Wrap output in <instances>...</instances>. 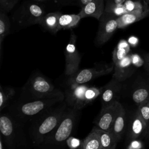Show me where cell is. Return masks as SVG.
<instances>
[{
	"mask_svg": "<svg viewBox=\"0 0 149 149\" xmlns=\"http://www.w3.org/2000/svg\"><path fill=\"white\" fill-rule=\"evenodd\" d=\"M63 91L64 101L69 108L81 110L91 104L100 95L102 87L91 86L87 83L67 85Z\"/></svg>",
	"mask_w": 149,
	"mask_h": 149,
	"instance_id": "5",
	"label": "cell"
},
{
	"mask_svg": "<svg viewBox=\"0 0 149 149\" xmlns=\"http://www.w3.org/2000/svg\"><path fill=\"white\" fill-rule=\"evenodd\" d=\"M62 13L55 11L45 13L40 19L38 24L52 34H56L58 31L59 18Z\"/></svg>",
	"mask_w": 149,
	"mask_h": 149,
	"instance_id": "18",
	"label": "cell"
},
{
	"mask_svg": "<svg viewBox=\"0 0 149 149\" xmlns=\"http://www.w3.org/2000/svg\"><path fill=\"white\" fill-rule=\"evenodd\" d=\"M52 1L55 4L59 6H66L70 5H74L76 0H50Z\"/></svg>",
	"mask_w": 149,
	"mask_h": 149,
	"instance_id": "33",
	"label": "cell"
},
{
	"mask_svg": "<svg viewBox=\"0 0 149 149\" xmlns=\"http://www.w3.org/2000/svg\"><path fill=\"white\" fill-rule=\"evenodd\" d=\"M105 0H92L81 8L78 15L81 19L93 17L100 20L105 12Z\"/></svg>",
	"mask_w": 149,
	"mask_h": 149,
	"instance_id": "17",
	"label": "cell"
},
{
	"mask_svg": "<svg viewBox=\"0 0 149 149\" xmlns=\"http://www.w3.org/2000/svg\"><path fill=\"white\" fill-rule=\"evenodd\" d=\"M81 110L68 107L67 111L57 127L46 137L42 143L65 145L72 136L80 119Z\"/></svg>",
	"mask_w": 149,
	"mask_h": 149,
	"instance_id": "7",
	"label": "cell"
},
{
	"mask_svg": "<svg viewBox=\"0 0 149 149\" xmlns=\"http://www.w3.org/2000/svg\"><path fill=\"white\" fill-rule=\"evenodd\" d=\"M11 21L7 13L0 12V58H2V42L3 39L10 33Z\"/></svg>",
	"mask_w": 149,
	"mask_h": 149,
	"instance_id": "22",
	"label": "cell"
},
{
	"mask_svg": "<svg viewBox=\"0 0 149 149\" xmlns=\"http://www.w3.org/2000/svg\"><path fill=\"white\" fill-rule=\"evenodd\" d=\"M132 63L135 68H139L144 65V59H142L139 55L132 54L131 55Z\"/></svg>",
	"mask_w": 149,
	"mask_h": 149,
	"instance_id": "32",
	"label": "cell"
},
{
	"mask_svg": "<svg viewBox=\"0 0 149 149\" xmlns=\"http://www.w3.org/2000/svg\"><path fill=\"white\" fill-rule=\"evenodd\" d=\"M113 64L114 72L112 78L118 81L122 82L127 80L134 73L135 67L132 63L130 54H128L123 59Z\"/></svg>",
	"mask_w": 149,
	"mask_h": 149,
	"instance_id": "14",
	"label": "cell"
},
{
	"mask_svg": "<svg viewBox=\"0 0 149 149\" xmlns=\"http://www.w3.org/2000/svg\"><path fill=\"white\" fill-rule=\"evenodd\" d=\"M100 136L101 149H115L118 142L113 134L109 131H105L97 128Z\"/></svg>",
	"mask_w": 149,
	"mask_h": 149,
	"instance_id": "24",
	"label": "cell"
},
{
	"mask_svg": "<svg viewBox=\"0 0 149 149\" xmlns=\"http://www.w3.org/2000/svg\"><path fill=\"white\" fill-rule=\"evenodd\" d=\"M19 0H0V12L8 13L17 4Z\"/></svg>",
	"mask_w": 149,
	"mask_h": 149,
	"instance_id": "28",
	"label": "cell"
},
{
	"mask_svg": "<svg viewBox=\"0 0 149 149\" xmlns=\"http://www.w3.org/2000/svg\"><path fill=\"white\" fill-rule=\"evenodd\" d=\"M64 98H27L16 95L5 111L26 125Z\"/></svg>",
	"mask_w": 149,
	"mask_h": 149,
	"instance_id": "3",
	"label": "cell"
},
{
	"mask_svg": "<svg viewBox=\"0 0 149 149\" xmlns=\"http://www.w3.org/2000/svg\"><path fill=\"white\" fill-rule=\"evenodd\" d=\"M143 59L144 68L149 73V54H146L143 56Z\"/></svg>",
	"mask_w": 149,
	"mask_h": 149,
	"instance_id": "34",
	"label": "cell"
},
{
	"mask_svg": "<svg viewBox=\"0 0 149 149\" xmlns=\"http://www.w3.org/2000/svg\"><path fill=\"white\" fill-rule=\"evenodd\" d=\"M91 1L92 0H76L75 5H77L79 7H80V8H81Z\"/></svg>",
	"mask_w": 149,
	"mask_h": 149,
	"instance_id": "35",
	"label": "cell"
},
{
	"mask_svg": "<svg viewBox=\"0 0 149 149\" xmlns=\"http://www.w3.org/2000/svg\"><path fill=\"white\" fill-rule=\"evenodd\" d=\"M81 19L78 14H62L59 18L58 31L74 28Z\"/></svg>",
	"mask_w": 149,
	"mask_h": 149,
	"instance_id": "20",
	"label": "cell"
},
{
	"mask_svg": "<svg viewBox=\"0 0 149 149\" xmlns=\"http://www.w3.org/2000/svg\"><path fill=\"white\" fill-rule=\"evenodd\" d=\"M68 109L64 100L54 104L26 125L31 148L42 143L57 127Z\"/></svg>",
	"mask_w": 149,
	"mask_h": 149,
	"instance_id": "1",
	"label": "cell"
},
{
	"mask_svg": "<svg viewBox=\"0 0 149 149\" xmlns=\"http://www.w3.org/2000/svg\"><path fill=\"white\" fill-rule=\"evenodd\" d=\"M129 45L126 41H123L119 42L118 45L115 48L113 52V63H115L123 59L129 54Z\"/></svg>",
	"mask_w": 149,
	"mask_h": 149,
	"instance_id": "25",
	"label": "cell"
},
{
	"mask_svg": "<svg viewBox=\"0 0 149 149\" xmlns=\"http://www.w3.org/2000/svg\"><path fill=\"white\" fill-rule=\"evenodd\" d=\"M137 111L145 121L148 128L149 126V100L139 105Z\"/></svg>",
	"mask_w": 149,
	"mask_h": 149,
	"instance_id": "26",
	"label": "cell"
},
{
	"mask_svg": "<svg viewBox=\"0 0 149 149\" xmlns=\"http://www.w3.org/2000/svg\"><path fill=\"white\" fill-rule=\"evenodd\" d=\"M45 14V8L40 2L34 0H26L19 5L12 15V29L19 31L22 29L38 24Z\"/></svg>",
	"mask_w": 149,
	"mask_h": 149,
	"instance_id": "6",
	"label": "cell"
},
{
	"mask_svg": "<svg viewBox=\"0 0 149 149\" xmlns=\"http://www.w3.org/2000/svg\"><path fill=\"white\" fill-rule=\"evenodd\" d=\"M127 114L124 105H122L109 132H110L119 143L125 134L127 126Z\"/></svg>",
	"mask_w": 149,
	"mask_h": 149,
	"instance_id": "16",
	"label": "cell"
},
{
	"mask_svg": "<svg viewBox=\"0 0 149 149\" xmlns=\"http://www.w3.org/2000/svg\"><path fill=\"white\" fill-rule=\"evenodd\" d=\"M118 29V17L112 13L104 12L99 20V26L95 38L97 46L105 44Z\"/></svg>",
	"mask_w": 149,
	"mask_h": 149,
	"instance_id": "9",
	"label": "cell"
},
{
	"mask_svg": "<svg viewBox=\"0 0 149 149\" xmlns=\"http://www.w3.org/2000/svg\"><path fill=\"white\" fill-rule=\"evenodd\" d=\"M0 139L6 149H31L26 124L5 111L0 116Z\"/></svg>",
	"mask_w": 149,
	"mask_h": 149,
	"instance_id": "2",
	"label": "cell"
},
{
	"mask_svg": "<svg viewBox=\"0 0 149 149\" xmlns=\"http://www.w3.org/2000/svg\"><path fill=\"white\" fill-rule=\"evenodd\" d=\"M122 87V82L113 78L107 84L102 86L100 95L101 108H105L116 101L120 102Z\"/></svg>",
	"mask_w": 149,
	"mask_h": 149,
	"instance_id": "12",
	"label": "cell"
},
{
	"mask_svg": "<svg viewBox=\"0 0 149 149\" xmlns=\"http://www.w3.org/2000/svg\"><path fill=\"white\" fill-rule=\"evenodd\" d=\"M142 1H144L146 2L149 5V0H142Z\"/></svg>",
	"mask_w": 149,
	"mask_h": 149,
	"instance_id": "39",
	"label": "cell"
},
{
	"mask_svg": "<svg viewBox=\"0 0 149 149\" xmlns=\"http://www.w3.org/2000/svg\"><path fill=\"white\" fill-rule=\"evenodd\" d=\"M114 69L113 63H95L91 68L79 70L73 74L68 76L67 85L87 83L100 76L111 73Z\"/></svg>",
	"mask_w": 149,
	"mask_h": 149,
	"instance_id": "8",
	"label": "cell"
},
{
	"mask_svg": "<svg viewBox=\"0 0 149 149\" xmlns=\"http://www.w3.org/2000/svg\"><path fill=\"white\" fill-rule=\"evenodd\" d=\"M19 95L36 99L64 98L63 91L55 87L51 81L39 71L31 74L20 88Z\"/></svg>",
	"mask_w": 149,
	"mask_h": 149,
	"instance_id": "4",
	"label": "cell"
},
{
	"mask_svg": "<svg viewBox=\"0 0 149 149\" xmlns=\"http://www.w3.org/2000/svg\"><path fill=\"white\" fill-rule=\"evenodd\" d=\"M147 129V126L136 110L131 116L127 117L126 138L127 141L137 139Z\"/></svg>",
	"mask_w": 149,
	"mask_h": 149,
	"instance_id": "13",
	"label": "cell"
},
{
	"mask_svg": "<svg viewBox=\"0 0 149 149\" xmlns=\"http://www.w3.org/2000/svg\"><path fill=\"white\" fill-rule=\"evenodd\" d=\"M126 149H142L143 145L140 140L137 139H133L129 141Z\"/></svg>",
	"mask_w": 149,
	"mask_h": 149,
	"instance_id": "31",
	"label": "cell"
},
{
	"mask_svg": "<svg viewBox=\"0 0 149 149\" xmlns=\"http://www.w3.org/2000/svg\"><path fill=\"white\" fill-rule=\"evenodd\" d=\"M144 135L146 137H147V138L149 139V126H148L147 129L146 130V131L145 132V133H144Z\"/></svg>",
	"mask_w": 149,
	"mask_h": 149,
	"instance_id": "37",
	"label": "cell"
},
{
	"mask_svg": "<svg viewBox=\"0 0 149 149\" xmlns=\"http://www.w3.org/2000/svg\"><path fill=\"white\" fill-rule=\"evenodd\" d=\"M0 149H6L1 139H0Z\"/></svg>",
	"mask_w": 149,
	"mask_h": 149,
	"instance_id": "36",
	"label": "cell"
},
{
	"mask_svg": "<svg viewBox=\"0 0 149 149\" xmlns=\"http://www.w3.org/2000/svg\"><path fill=\"white\" fill-rule=\"evenodd\" d=\"M127 0H105V12L114 13L115 9L121 6Z\"/></svg>",
	"mask_w": 149,
	"mask_h": 149,
	"instance_id": "27",
	"label": "cell"
},
{
	"mask_svg": "<svg viewBox=\"0 0 149 149\" xmlns=\"http://www.w3.org/2000/svg\"><path fill=\"white\" fill-rule=\"evenodd\" d=\"M143 8L130 12H125L118 17V29H123L127 26L138 22L149 15L148 4L144 1Z\"/></svg>",
	"mask_w": 149,
	"mask_h": 149,
	"instance_id": "15",
	"label": "cell"
},
{
	"mask_svg": "<svg viewBox=\"0 0 149 149\" xmlns=\"http://www.w3.org/2000/svg\"><path fill=\"white\" fill-rule=\"evenodd\" d=\"M83 140L72 136L69 137L66 141V144L69 149H80Z\"/></svg>",
	"mask_w": 149,
	"mask_h": 149,
	"instance_id": "29",
	"label": "cell"
},
{
	"mask_svg": "<svg viewBox=\"0 0 149 149\" xmlns=\"http://www.w3.org/2000/svg\"><path fill=\"white\" fill-rule=\"evenodd\" d=\"M121 105L120 102L116 101L105 108H101L94 120V126L100 130L109 131Z\"/></svg>",
	"mask_w": 149,
	"mask_h": 149,
	"instance_id": "11",
	"label": "cell"
},
{
	"mask_svg": "<svg viewBox=\"0 0 149 149\" xmlns=\"http://www.w3.org/2000/svg\"><path fill=\"white\" fill-rule=\"evenodd\" d=\"M34 1H37V2H45V1H50V0H34Z\"/></svg>",
	"mask_w": 149,
	"mask_h": 149,
	"instance_id": "38",
	"label": "cell"
},
{
	"mask_svg": "<svg viewBox=\"0 0 149 149\" xmlns=\"http://www.w3.org/2000/svg\"><path fill=\"white\" fill-rule=\"evenodd\" d=\"M31 149H69L66 146L58 145V144H44L41 143Z\"/></svg>",
	"mask_w": 149,
	"mask_h": 149,
	"instance_id": "30",
	"label": "cell"
},
{
	"mask_svg": "<svg viewBox=\"0 0 149 149\" xmlns=\"http://www.w3.org/2000/svg\"><path fill=\"white\" fill-rule=\"evenodd\" d=\"M130 97L134 103L138 107L149 100V87L143 85L135 86L131 91Z\"/></svg>",
	"mask_w": 149,
	"mask_h": 149,
	"instance_id": "21",
	"label": "cell"
},
{
	"mask_svg": "<svg viewBox=\"0 0 149 149\" xmlns=\"http://www.w3.org/2000/svg\"><path fill=\"white\" fill-rule=\"evenodd\" d=\"M77 36L72 31L69 41L65 48V74L68 77L76 73L79 70L81 54L76 47Z\"/></svg>",
	"mask_w": 149,
	"mask_h": 149,
	"instance_id": "10",
	"label": "cell"
},
{
	"mask_svg": "<svg viewBox=\"0 0 149 149\" xmlns=\"http://www.w3.org/2000/svg\"><path fill=\"white\" fill-rule=\"evenodd\" d=\"M80 149H101L100 136L95 126L83 140Z\"/></svg>",
	"mask_w": 149,
	"mask_h": 149,
	"instance_id": "23",
	"label": "cell"
},
{
	"mask_svg": "<svg viewBox=\"0 0 149 149\" xmlns=\"http://www.w3.org/2000/svg\"><path fill=\"white\" fill-rule=\"evenodd\" d=\"M16 96L14 87L9 86H0V111L5 109Z\"/></svg>",
	"mask_w": 149,
	"mask_h": 149,
	"instance_id": "19",
	"label": "cell"
}]
</instances>
